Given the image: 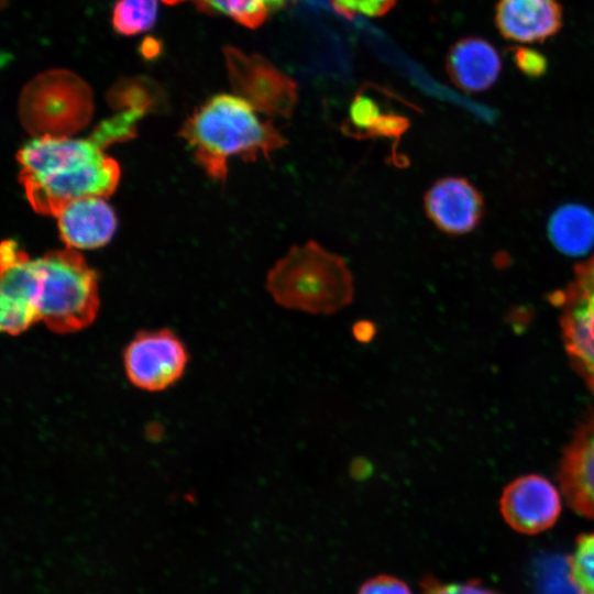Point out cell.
Wrapping results in <instances>:
<instances>
[{"label": "cell", "instance_id": "cell-1", "mask_svg": "<svg viewBox=\"0 0 594 594\" xmlns=\"http://www.w3.org/2000/svg\"><path fill=\"white\" fill-rule=\"evenodd\" d=\"M119 108L89 136H37L19 151V180L36 212L57 217L77 199L108 198L116 190L120 167L105 148L132 138L136 121L148 109L138 105Z\"/></svg>", "mask_w": 594, "mask_h": 594}, {"label": "cell", "instance_id": "cell-2", "mask_svg": "<svg viewBox=\"0 0 594 594\" xmlns=\"http://www.w3.org/2000/svg\"><path fill=\"white\" fill-rule=\"evenodd\" d=\"M180 135L199 165L218 182L227 178L230 157L270 158L287 144L280 131L271 121L261 120L250 102L229 94L206 101L184 123Z\"/></svg>", "mask_w": 594, "mask_h": 594}, {"label": "cell", "instance_id": "cell-3", "mask_svg": "<svg viewBox=\"0 0 594 594\" xmlns=\"http://www.w3.org/2000/svg\"><path fill=\"white\" fill-rule=\"evenodd\" d=\"M265 288L280 307L332 315L354 299V280L345 261L310 240L293 245L267 272Z\"/></svg>", "mask_w": 594, "mask_h": 594}, {"label": "cell", "instance_id": "cell-4", "mask_svg": "<svg viewBox=\"0 0 594 594\" xmlns=\"http://www.w3.org/2000/svg\"><path fill=\"white\" fill-rule=\"evenodd\" d=\"M42 275L40 320L57 333L89 326L99 309L98 280L84 256L72 248L37 258Z\"/></svg>", "mask_w": 594, "mask_h": 594}, {"label": "cell", "instance_id": "cell-5", "mask_svg": "<svg viewBox=\"0 0 594 594\" xmlns=\"http://www.w3.org/2000/svg\"><path fill=\"white\" fill-rule=\"evenodd\" d=\"M94 112L88 84L67 69H51L30 80L20 95L19 117L34 138L72 136L84 129Z\"/></svg>", "mask_w": 594, "mask_h": 594}, {"label": "cell", "instance_id": "cell-6", "mask_svg": "<svg viewBox=\"0 0 594 594\" xmlns=\"http://www.w3.org/2000/svg\"><path fill=\"white\" fill-rule=\"evenodd\" d=\"M550 300L561 310L565 349L594 393V254L574 267L570 283Z\"/></svg>", "mask_w": 594, "mask_h": 594}, {"label": "cell", "instance_id": "cell-7", "mask_svg": "<svg viewBox=\"0 0 594 594\" xmlns=\"http://www.w3.org/2000/svg\"><path fill=\"white\" fill-rule=\"evenodd\" d=\"M230 82L235 94L255 110L288 118L297 103V86L271 62L235 47L224 50Z\"/></svg>", "mask_w": 594, "mask_h": 594}, {"label": "cell", "instance_id": "cell-8", "mask_svg": "<svg viewBox=\"0 0 594 594\" xmlns=\"http://www.w3.org/2000/svg\"><path fill=\"white\" fill-rule=\"evenodd\" d=\"M0 328L16 336L40 320L42 275L32 260L13 240L1 244Z\"/></svg>", "mask_w": 594, "mask_h": 594}, {"label": "cell", "instance_id": "cell-9", "mask_svg": "<svg viewBox=\"0 0 594 594\" xmlns=\"http://www.w3.org/2000/svg\"><path fill=\"white\" fill-rule=\"evenodd\" d=\"M187 351L168 329L136 334L124 349L123 366L129 381L147 392L173 385L184 373Z\"/></svg>", "mask_w": 594, "mask_h": 594}, {"label": "cell", "instance_id": "cell-10", "mask_svg": "<svg viewBox=\"0 0 594 594\" xmlns=\"http://www.w3.org/2000/svg\"><path fill=\"white\" fill-rule=\"evenodd\" d=\"M424 210L428 219L449 235H464L481 223L485 204L481 191L466 178L446 176L425 193Z\"/></svg>", "mask_w": 594, "mask_h": 594}, {"label": "cell", "instance_id": "cell-11", "mask_svg": "<svg viewBox=\"0 0 594 594\" xmlns=\"http://www.w3.org/2000/svg\"><path fill=\"white\" fill-rule=\"evenodd\" d=\"M501 512L513 529L534 535L557 521L561 501L557 488L547 479L536 474L524 475L505 487Z\"/></svg>", "mask_w": 594, "mask_h": 594}, {"label": "cell", "instance_id": "cell-12", "mask_svg": "<svg viewBox=\"0 0 594 594\" xmlns=\"http://www.w3.org/2000/svg\"><path fill=\"white\" fill-rule=\"evenodd\" d=\"M494 21L506 40L543 42L562 28V7L558 0H498Z\"/></svg>", "mask_w": 594, "mask_h": 594}, {"label": "cell", "instance_id": "cell-13", "mask_svg": "<svg viewBox=\"0 0 594 594\" xmlns=\"http://www.w3.org/2000/svg\"><path fill=\"white\" fill-rule=\"evenodd\" d=\"M64 243L72 249L105 245L117 228V218L103 197H85L68 204L57 216Z\"/></svg>", "mask_w": 594, "mask_h": 594}, {"label": "cell", "instance_id": "cell-14", "mask_svg": "<svg viewBox=\"0 0 594 594\" xmlns=\"http://www.w3.org/2000/svg\"><path fill=\"white\" fill-rule=\"evenodd\" d=\"M446 67L458 88L468 92H481L498 79L502 59L491 42L479 36H468L450 47Z\"/></svg>", "mask_w": 594, "mask_h": 594}, {"label": "cell", "instance_id": "cell-15", "mask_svg": "<svg viewBox=\"0 0 594 594\" xmlns=\"http://www.w3.org/2000/svg\"><path fill=\"white\" fill-rule=\"evenodd\" d=\"M560 480L571 507L594 519V415L566 449Z\"/></svg>", "mask_w": 594, "mask_h": 594}, {"label": "cell", "instance_id": "cell-16", "mask_svg": "<svg viewBox=\"0 0 594 594\" xmlns=\"http://www.w3.org/2000/svg\"><path fill=\"white\" fill-rule=\"evenodd\" d=\"M408 127L405 116L385 110L376 98L362 90L352 100L342 131L356 140L388 139L396 147Z\"/></svg>", "mask_w": 594, "mask_h": 594}, {"label": "cell", "instance_id": "cell-17", "mask_svg": "<svg viewBox=\"0 0 594 594\" xmlns=\"http://www.w3.org/2000/svg\"><path fill=\"white\" fill-rule=\"evenodd\" d=\"M553 246L569 256L585 255L594 246V213L580 204L558 208L548 222Z\"/></svg>", "mask_w": 594, "mask_h": 594}, {"label": "cell", "instance_id": "cell-18", "mask_svg": "<svg viewBox=\"0 0 594 594\" xmlns=\"http://www.w3.org/2000/svg\"><path fill=\"white\" fill-rule=\"evenodd\" d=\"M167 4L191 2L198 9L218 12L248 28H257L268 14L279 9L285 0H163Z\"/></svg>", "mask_w": 594, "mask_h": 594}, {"label": "cell", "instance_id": "cell-19", "mask_svg": "<svg viewBox=\"0 0 594 594\" xmlns=\"http://www.w3.org/2000/svg\"><path fill=\"white\" fill-rule=\"evenodd\" d=\"M157 0H118L112 12V25L119 34L135 35L153 26Z\"/></svg>", "mask_w": 594, "mask_h": 594}, {"label": "cell", "instance_id": "cell-20", "mask_svg": "<svg viewBox=\"0 0 594 594\" xmlns=\"http://www.w3.org/2000/svg\"><path fill=\"white\" fill-rule=\"evenodd\" d=\"M569 578L579 594H594V532L579 538L570 558Z\"/></svg>", "mask_w": 594, "mask_h": 594}, {"label": "cell", "instance_id": "cell-21", "mask_svg": "<svg viewBox=\"0 0 594 594\" xmlns=\"http://www.w3.org/2000/svg\"><path fill=\"white\" fill-rule=\"evenodd\" d=\"M512 55L516 67L525 76L538 78L546 74L548 62L540 52L527 46H515Z\"/></svg>", "mask_w": 594, "mask_h": 594}, {"label": "cell", "instance_id": "cell-22", "mask_svg": "<svg viewBox=\"0 0 594 594\" xmlns=\"http://www.w3.org/2000/svg\"><path fill=\"white\" fill-rule=\"evenodd\" d=\"M334 7L343 14L351 16L362 13L370 16H380L389 11L396 0H331Z\"/></svg>", "mask_w": 594, "mask_h": 594}, {"label": "cell", "instance_id": "cell-23", "mask_svg": "<svg viewBox=\"0 0 594 594\" xmlns=\"http://www.w3.org/2000/svg\"><path fill=\"white\" fill-rule=\"evenodd\" d=\"M356 594H413V591L402 579L380 574L363 582Z\"/></svg>", "mask_w": 594, "mask_h": 594}, {"label": "cell", "instance_id": "cell-24", "mask_svg": "<svg viewBox=\"0 0 594 594\" xmlns=\"http://www.w3.org/2000/svg\"><path fill=\"white\" fill-rule=\"evenodd\" d=\"M420 594H498L475 583H442L432 578L421 583Z\"/></svg>", "mask_w": 594, "mask_h": 594}, {"label": "cell", "instance_id": "cell-25", "mask_svg": "<svg viewBox=\"0 0 594 594\" xmlns=\"http://www.w3.org/2000/svg\"><path fill=\"white\" fill-rule=\"evenodd\" d=\"M376 334V327L369 320H360L352 327V336L360 343H370Z\"/></svg>", "mask_w": 594, "mask_h": 594}, {"label": "cell", "instance_id": "cell-26", "mask_svg": "<svg viewBox=\"0 0 594 594\" xmlns=\"http://www.w3.org/2000/svg\"><path fill=\"white\" fill-rule=\"evenodd\" d=\"M160 52L158 42L153 38H146L142 45V54L147 58H152Z\"/></svg>", "mask_w": 594, "mask_h": 594}, {"label": "cell", "instance_id": "cell-27", "mask_svg": "<svg viewBox=\"0 0 594 594\" xmlns=\"http://www.w3.org/2000/svg\"><path fill=\"white\" fill-rule=\"evenodd\" d=\"M6 0H2V2H4Z\"/></svg>", "mask_w": 594, "mask_h": 594}]
</instances>
